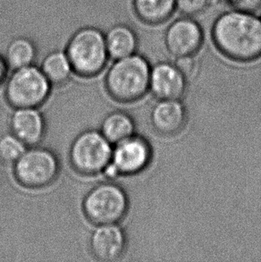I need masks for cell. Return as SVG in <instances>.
<instances>
[{"instance_id":"ba28073f","label":"cell","mask_w":261,"mask_h":262,"mask_svg":"<svg viewBox=\"0 0 261 262\" xmlns=\"http://www.w3.org/2000/svg\"><path fill=\"white\" fill-rule=\"evenodd\" d=\"M204 40L202 26L191 16L177 18L166 27L164 33L166 50L176 58L195 56L203 47Z\"/></svg>"},{"instance_id":"30bf717a","label":"cell","mask_w":261,"mask_h":262,"mask_svg":"<svg viewBox=\"0 0 261 262\" xmlns=\"http://www.w3.org/2000/svg\"><path fill=\"white\" fill-rule=\"evenodd\" d=\"M125 235L117 224L100 225L92 232L90 249L92 255L100 261H115L124 254Z\"/></svg>"},{"instance_id":"8992f818","label":"cell","mask_w":261,"mask_h":262,"mask_svg":"<svg viewBox=\"0 0 261 262\" xmlns=\"http://www.w3.org/2000/svg\"><path fill=\"white\" fill-rule=\"evenodd\" d=\"M82 209L89 221L97 226L117 224L127 212V196L117 184L102 183L86 194Z\"/></svg>"},{"instance_id":"5bb4252c","label":"cell","mask_w":261,"mask_h":262,"mask_svg":"<svg viewBox=\"0 0 261 262\" xmlns=\"http://www.w3.org/2000/svg\"><path fill=\"white\" fill-rule=\"evenodd\" d=\"M105 39L110 58L114 60L136 53L139 39L135 31L129 25H114L105 33Z\"/></svg>"},{"instance_id":"d6986e66","label":"cell","mask_w":261,"mask_h":262,"mask_svg":"<svg viewBox=\"0 0 261 262\" xmlns=\"http://www.w3.org/2000/svg\"><path fill=\"white\" fill-rule=\"evenodd\" d=\"M27 149V146L15 135H6L0 138V160L14 164Z\"/></svg>"},{"instance_id":"e0dca14e","label":"cell","mask_w":261,"mask_h":262,"mask_svg":"<svg viewBox=\"0 0 261 262\" xmlns=\"http://www.w3.org/2000/svg\"><path fill=\"white\" fill-rule=\"evenodd\" d=\"M100 132L111 144L116 145L134 136V121L124 112H112L103 120Z\"/></svg>"},{"instance_id":"7c38bea8","label":"cell","mask_w":261,"mask_h":262,"mask_svg":"<svg viewBox=\"0 0 261 262\" xmlns=\"http://www.w3.org/2000/svg\"><path fill=\"white\" fill-rule=\"evenodd\" d=\"M11 132L27 147L38 145L45 135L42 115L35 107L15 108L10 119Z\"/></svg>"},{"instance_id":"9a60e30c","label":"cell","mask_w":261,"mask_h":262,"mask_svg":"<svg viewBox=\"0 0 261 262\" xmlns=\"http://www.w3.org/2000/svg\"><path fill=\"white\" fill-rule=\"evenodd\" d=\"M136 17L150 26L163 25L177 12L176 0H132Z\"/></svg>"},{"instance_id":"6da1fadb","label":"cell","mask_w":261,"mask_h":262,"mask_svg":"<svg viewBox=\"0 0 261 262\" xmlns=\"http://www.w3.org/2000/svg\"><path fill=\"white\" fill-rule=\"evenodd\" d=\"M212 42L224 57L236 62H251L261 57V17L256 13L223 12L211 26Z\"/></svg>"},{"instance_id":"603a6c76","label":"cell","mask_w":261,"mask_h":262,"mask_svg":"<svg viewBox=\"0 0 261 262\" xmlns=\"http://www.w3.org/2000/svg\"><path fill=\"white\" fill-rule=\"evenodd\" d=\"M7 68L8 67H7V62L5 60V57L0 55V83L3 82L5 76L7 75Z\"/></svg>"},{"instance_id":"5b68a950","label":"cell","mask_w":261,"mask_h":262,"mask_svg":"<svg viewBox=\"0 0 261 262\" xmlns=\"http://www.w3.org/2000/svg\"><path fill=\"white\" fill-rule=\"evenodd\" d=\"M112 144L101 132L89 130L74 139L69 160L74 170L83 176H95L104 171L111 162Z\"/></svg>"},{"instance_id":"ac0fdd59","label":"cell","mask_w":261,"mask_h":262,"mask_svg":"<svg viewBox=\"0 0 261 262\" xmlns=\"http://www.w3.org/2000/svg\"><path fill=\"white\" fill-rule=\"evenodd\" d=\"M40 69L51 85H62L70 79L74 73L66 51L55 50L44 57Z\"/></svg>"},{"instance_id":"7402d4cb","label":"cell","mask_w":261,"mask_h":262,"mask_svg":"<svg viewBox=\"0 0 261 262\" xmlns=\"http://www.w3.org/2000/svg\"><path fill=\"white\" fill-rule=\"evenodd\" d=\"M175 64L177 66V68L182 72V74L185 76V78L191 76L196 69V61H195L194 56L178 57Z\"/></svg>"},{"instance_id":"ffe728a7","label":"cell","mask_w":261,"mask_h":262,"mask_svg":"<svg viewBox=\"0 0 261 262\" xmlns=\"http://www.w3.org/2000/svg\"><path fill=\"white\" fill-rule=\"evenodd\" d=\"M212 0H176L177 12L184 16L194 17L204 13Z\"/></svg>"},{"instance_id":"52a82bcc","label":"cell","mask_w":261,"mask_h":262,"mask_svg":"<svg viewBox=\"0 0 261 262\" xmlns=\"http://www.w3.org/2000/svg\"><path fill=\"white\" fill-rule=\"evenodd\" d=\"M59 161L50 149L29 147L14 163V174L18 183L30 189L46 187L57 179Z\"/></svg>"},{"instance_id":"277c9868","label":"cell","mask_w":261,"mask_h":262,"mask_svg":"<svg viewBox=\"0 0 261 262\" xmlns=\"http://www.w3.org/2000/svg\"><path fill=\"white\" fill-rule=\"evenodd\" d=\"M50 89L51 83L41 69L32 64L14 70L7 80L5 96L14 108H37L49 98Z\"/></svg>"},{"instance_id":"8fae6325","label":"cell","mask_w":261,"mask_h":262,"mask_svg":"<svg viewBox=\"0 0 261 262\" xmlns=\"http://www.w3.org/2000/svg\"><path fill=\"white\" fill-rule=\"evenodd\" d=\"M149 88L161 100H177L185 91V76L176 64L161 62L151 68Z\"/></svg>"},{"instance_id":"2e32d148","label":"cell","mask_w":261,"mask_h":262,"mask_svg":"<svg viewBox=\"0 0 261 262\" xmlns=\"http://www.w3.org/2000/svg\"><path fill=\"white\" fill-rule=\"evenodd\" d=\"M36 56L37 50L33 41L25 36H21L8 43L4 57L8 68L14 71L33 64Z\"/></svg>"},{"instance_id":"4fadbf2b","label":"cell","mask_w":261,"mask_h":262,"mask_svg":"<svg viewBox=\"0 0 261 262\" xmlns=\"http://www.w3.org/2000/svg\"><path fill=\"white\" fill-rule=\"evenodd\" d=\"M151 123L156 131L161 135H176L185 123L184 106L177 100H161L152 110Z\"/></svg>"},{"instance_id":"3957f363","label":"cell","mask_w":261,"mask_h":262,"mask_svg":"<svg viewBox=\"0 0 261 262\" xmlns=\"http://www.w3.org/2000/svg\"><path fill=\"white\" fill-rule=\"evenodd\" d=\"M66 53L74 74L81 77H93L100 74L110 58L105 33L95 27H83L74 33Z\"/></svg>"},{"instance_id":"7a4b0ae2","label":"cell","mask_w":261,"mask_h":262,"mask_svg":"<svg viewBox=\"0 0 261 262\" xmlns=\"http://www.w3.org/2000/svg\"><path fill=\"white\" fill-rule=\"evenodd\" d=\"M150 71L148 60L136 53L115 60L106 73V92L117 101H135L149 88Z\"/></svg>"},{"instance_id":"9c48e42d","label":"cell","mask_w":261,"mask_h":262,"mask_svg":"<svg viewBox=\"0 0 261 262\" xmlns=\"http://www.w3.org/2000/svg\"><path fill=\"white\" fill-rule=\"evenodd\" d=\"M150 160V148L143 139L132 136L115 145L110 164L118 176L134 174L144 169Z\"/></svg>"},{"instance_id":"44dd1931","label":"cell","mask_w":261,"mask_h":262,"mask_svg":"<svg viewBox=\"0 0 261 262\" xmlns=\"http://www.w3.org/2000/svg\"><path fill=\"white\" fill-rule=\"evenodd\" d=\"M232 9L257 13L261 9V0H225Z\"/></svg>"}]
</instances>
